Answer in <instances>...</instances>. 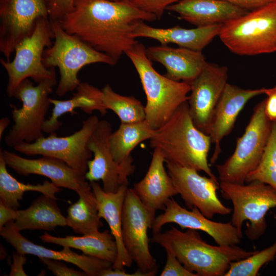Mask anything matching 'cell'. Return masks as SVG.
<instances>
[{"label": "cell", "mask_w": 276, "mask_h": 276, "mask_svg": "<svg viewBox=\"0 0 276 276\" xmlns=\"http://www.w3.org/2000/svg\"><path fill=\"white\" fill-rule=\"evenodd\" d=\"M157 19L129 2L76 0L73 9L59 22L67 33L116 63L123 53L138 43L131 33L139 21Z\"/></svg>", "instance_id": "cell-1"}, {"label": "cell", "mask_w": 276, "mask_h": 276, "mask_svg": "<svg viewBox=\"0 0 276 276\" xmlns=\"http://www.w3.org/2000/svg\"><path fill=\"white\" fill-rule=\"evenodd\" d=\"M211 144L210 135L200 130L194 124L187 101L156 129L155 135L150 140L149 145L162 152L165 162L203 171L208 176L218 181L208 160Z\"/></svg>", "instance_id": "cell-2"}, {"label": "cell", "mask_w": 276, "mask_h": 276, "mask_svg": "<svg viewBox=\"0 0 276 276\" xmlns=\"http://www.w3.org/2000/svg\"><path fill=\"white\" fill-rule=\"evenodd\" d=\"M152 243L171 250L182 265L198 276H224L232 262L244 259L256 251L237 245H212L203 240L197 230L185 232L174 226L153 234Z\"/></svg>", "instance_id": "cell-3"}, {"label": "cell", "mask_w": 276, "mask_h": 276, "mask_svg": "<svg viewBox=\"0 0 276 276\" xmlns=\"http://www.w3.org/2000/svg\"><path fill=\"white\" fill-rule=\"evenodd\" d=\"M146 49L143 43L138 42L125 54L134 66L146 96L145 120L152 129L156 130L181 104L188 100L191 85L158 73L147 57Z\"/></svg>", "instance_id": "cell-4"}, {"label": "cell", "mask_w": 276, "mask_h": 276, "mask_svg": "<svg viewBox=\"0 0 276 276\" xmlns=\"http://www.w3.org/2000/svg\"><path fill=\"white\" fill-rule=\"evenodd\" d=\"M50 22L55 41L45 49L42 61L46 67H57L59 69L60 80L56 90L58 96L76 89L81 82L78 73L85 65L96 63L110 65L117 63L106 54L67 33L58 21Z\"/></svg>", "instance_id": "cell-5"}, {"label": "cell", "mask_w": 276, "mask_h": 276, "mask_svg": "<svg viewBox=\"0 0 276 276\" xmlns=\"http://www.w3.org/2000/svg\"><path fill=\"white\" fill-rule=\"evenodd\" d=\"M218 36L239 55L276 52V1L222 24Z\"/></svg>", "instance_id": "cell-6"}, {"label": "cell", "mask_w": 276, "mask_h": 276, "mask_svg": "<svg viewBox=\"0 0 276 276\" xmlns=\"http://www.w3.org/2000/svg\"><path fill=\"white\" fill-rule=\"evenodd\" d=\"M53 38L49 17H39L31 34L15 47L13 60L0 59L8 76L6 93L9 98L13 97L16 88L26 79L31 78L37 83L56 79L55 67H46L42 61L44 48L52 45Z\"/></svg>", "instance_id": "cell-7"}, {"label": "cell", "mask_w": 276, "mask_h": 276, "mask_svg": "<svg viewBox=\"0 0 276 276\" xmlns=\"http://www.w3.org/2000/svg\"><path fill=\"white\" fill-rule=\"evenodd\" d=\"M265 99L254 108L245 131L238 138L234 153L216 166L220 182L244 184L247 175L259 165L272 127L265 112Z\"/></svg>", "instance_id": "cell-8"}, {"label": "cell", "mask_w": 276, "mask_h": 276, "mask_svg": "<svg viewBox=\"0 0 276 276\" xmlns=\"http://www.w3.org/2000/svg\"><path fill=\"white\" fill-rule=\"evenodd\" d=\"M219 186L222 197L233 204L231 222L240 235L243 236V223L247 220L246 236L251 240L258 239L266 230L267 212L276 207V190L258 180L242 185L220 182Z\"/></svg>", "instance_id": "cell-9"}, {"label": "cell", "mask_w": 276, "mask_h": 276, "mask_svg": "<svg viewBox=\"0 0 276 276\" xmlns=\"http://www.w3.org/2000/svg\"><path fill=\"white\" fill-rule=\"evenodd\" d=\"M56 79L37 83L34 86L28 79L23 80L16 88L13 97L22 103L21 108L13 106L12 128L5 139L11 148L24 143H32L44 136L42 127L51 103L49 97L57 84Z\"/></svg>", "instance_id": "cell-10"}, {"label": "cell", "mask_w": 276, "mask_h": 276, "mask_svg": "<svg viewBox=\"0 0 276 276\" xmlns=\"http://www.w3.org/2000/svg\"><path fill=\"white\" fill-rule=\"evenodd\" d=\"M155 213L141 201L133 188L127 190L122 213V238L124 246L137 269L146 276L155 275L158 266L149 249L148 230Z\"/></svg>", "instance_id": "cell-11"}, {"label": "cell", "mask_w": 276, "mask_h": 276, "mask_svg": "<svg viewBox=\"0 0 276 276\" xmlns=\"http://www.w3.org/2000/svg\"><path fill=\"white\" fill-rule=\"evenodd\" d=\"M93 115L82 122V127L70 135L57 136L55 133L32 143H22L13 148L28 156L41 155L60 159L71 168L86 173L93 153L88 142L99 122Z\"/></svg>", "instance_id": "cell-12"}, {"label": "cell", "mask_w": 276, "mask_h": 276, "mask_svg": "<svg viewBox=\"0 0 276 276\" xmlns=\"http://www.w3.org/2000/svg\"><path fill=\"white\" fill-rule=\"evenodd\" d=\"M111 133L110 123L105 120L99 121L88 142L94 157L88 161L85 178L89 182L101 180L103 190L113 193L121 186H128V178L135 167L132 157L121 164L114 160L109 145Z\"/></svg>", "instance_id": "cell-13"}, {"label": "cell", "mask_w": 276, "mask_h": 276, "mask_svg": "<svg viewBox=\"0 0 276 276\" xmlns=\"http://www.w3.org/2000/svg\"><path fill=\"white\" fill-rule=\"evenodd\" d=\"M166 163L178 194L190 209L197 208L211 219L215 215H226L232 212V210L225 206L218 197V181L201 176L194 169L170 162Z\"/></svg>", "instance_id": "cell-14"}, {"label": "cell", "mask_w": 276, "mask_h": 276, "mask_svg": "<svg viewBox=\"0 0 276 276\" xmlns=\"http://www.w3.org/2000/svg\"><path fill=\"white\" fill-rule=\"evenodd\" d=\"M49 17L45 0H0V52L10 61L16 45L33 31L37 20Z\"/></svg>", "instance_id": "cell-15"}, {"label": "cell", "mask_w": 276, "mask_h": 276, "mask_svg": "<svg viewBox=\"0 0 276 276\" xmlns=\"http://www.w3.org/2000/svg\"><path fill=\"white\" fill-rule=\"evenodd\" d=\"M228 69L206 62L199 75L190 83L188 100L189 111L195 126L209 134L214 111L227 83Z\"/></svg>", "instance_id": "cell-16"}, {"label": "cell", "mask_w": 276, "mask_h": 276, "mask_svg": "<svg viewBox=\"0 0 276 276\" xmlns=\"http://www.w3.org/2000/svg\"><path fill=\"white\" fill-rule=\"evenodd\" d=\"M163 210L164 212L154 219L151 228L153 234L160 232L166 224L174 223L182 229L203 231L220 246L237 245L241 242L242 237L231 222L222 223L211 220L197 208L194 207L188 210L172 198L168 200Z\"/></svg>", "instance_id": "cell-17"}, {"label": "cell", "mask_w": 276, "mask_h": 276, "mask_svg": "<svg viewBox=\"0 0 276 276\" xmlns=\"http://www.w3.org/2000/svg\"><path fill=\"white\" fill-rule=\"evenodd\" d=\"M7 166L19 175L36 174L49 178L56 186L76 193L86 182L85 173L75 170L58 158L42 156L36 159L26 158L8 151L2 150Z\"/></svg>", "instance_id": "cell-18"}, {"label": "cell", "mask_w": 276, "mask_h": 276, "mask_svg": "<svg viewBox=\"0 0 276 276\" xmlns=\"http://www.w3.org/2000/svg\"><path fill=\"white\" fill-rule=\"evenodd\" d=\"M267 88L243 89L227 83L216 105L212 117L209 135L215 145L210 164L218 159L222 139L232 131L237 118L247 102L257 96L265 94Z\"/></svg>", "instance_id": "cell-19"}, {"label": "cell", "mask_w": 276, "mask_h": 276, "mask_svg": "<svg viewBox=\"0 0 276 276\" xmlns=\"http://www.w3.org/2000/svg\"><path fill=\"white\" fill-rule=\"evenodd\" d=\"M13 222L0 228V235L19 254L70 263L77 266L88 276H99L103 270L112 267V264L110 262L83 254L79 255L68 247L64 246L61 251H56L35 244L22 236L14 227Z\"/></svg>", "instance_id": "cell-20"}, {"label": "cell", "mask_w": 276, "mask_h": 276, "mask_svg": "<svg viewBox=\"0 0 276 276\" xmlns=\"http://www.w3.org/2000/svg\"><path fill=\"white\" fill-rule=\"evenodd\" d=\"M165 158L158 149H154L151 161L144 177L134 184L133 189L142 203L155 213L164 209L167 202L178 194L173 180L166 171Z\"/></svg>", "instance_id": "cell-21"}, {"label": "cell", "mask_w": 276, "mask_h": 276, "mask_svg": "<svg viewBox=\"0 0 276 276\" xmlns=\"http://www.w3.org/2000/svg\"><path fill=\"white\" fill-rule=\"evenodd\" d=\"M90 184L96 198L99 216L108 223L117 244L118 254L112 268L123 269L129 267L133 261L122 238V213L127 186H121L112 193L105 191L96 181L90 182Z\"/></svg>", "instance_id": "cell-22"}, {"label": "cell", "mask_w": 276, "mask_h": 276, "mask_svg": "<svg viewBox=\"0 0 276 276\" xmlns=\"http://www.w3.org/2000/svg\"><path fill=\"white\" fill-rule=\"evenodd\" d=\"M222 24H215L194 29H185L180 26L163 29L153 28L141 20L136 22L131 36L147 37L159 41L162 45L174 43L180 47L201 51L219 35Z\"/></svg>", "instance_id": "cell-23"}, {"label": "cell", "mask_w": 276, "mask_h": 276, "mask_svg": "<svg viewBox=\"0 0 276 276\" xmlns=\"http://www.w3.org/2000/svg\"><path fill=\"white\" fill-rule=\"evenodd\" d=\"M166 10L197 27L223 24L249 12L224 0H180Z\"/></svg>", "instance_id": "cell-24"}, {"label": "cell", "mask_w": 276, "mask_h": 276, "mask_svg": "<svg viewBox=\"0 0 276 276\" xmlns=\"http://www.w3.org/2000/svg\"><path fill=\"white\" fill-rule=\"evenodd\" d=\"M151 60L163 64L166 76L173 80L190 83L201 72L206 61L201 51L167 45L150 47L146 49Z\"/></svg>", "instance_id": "cell-25"}, {"label": "cell", "mask_w": 276, "mask_h": 276, "mask_svg": "<svg viewBox=\"0 0 276 276\" xmlns=\"http://www.w3.org/2000/svg\"><path fill=\"white\" fill-rule=\"evenodd\" d=\"M44 243H52L81 250L83 254L113 264L117 257L115 239L110 231H99L81 236L55 237L44 233L39 237Z\"/></svg>", "instance_id": "cell-26"}, {"label": "cell", "mask_w": 276, "mask_h": 276, "mask_svg": "<svg viewBox=\"0 0 276 276\" xmlns=\"http://www.w3.org/2000/svg\"><path fill=\"white\" fill-rule=\"evenodd\" d=\"M18 213L13 224L19 232L26 229L51 231L57 226L66 225V217L62 214L56 199L43 194L28 208L18 210Z\"/></svg>", "instance_id": "cell-27"}, {"label": "cell", "mask_w": 276, "mask_h": 276, "mask_svg": "<svg viewBox=\"0 0 276 276\" xmlns=\"http://www.w3.org/2000/svg\"><path fill=\"white\" fill-rule=\"evenodd\" d=\"M51 104L53 105L51 116L46 119L43 125V132L55 133L62 126L59 119L63 114L75 113L76 108H80L86 113L90 114L97 110L100 113L102 109L96 96V87L87 82H80L76 88V92L68 100H60L50 98Z\"/></svg>", "instance_id": "cell-28"}, {"label": "cell", "mask_w": 276, "mask_h": 276, "mask_svg": "<svg viewBox=\"0 0 276 276\" xmlns=\"http://www.w3.org/2000/svg\"><path fill=\"white\" fill-rule=\"evenodd\" d=\"M78 200L67 209L66 226L82 235L99 231L103 223L99 216L95 195L87 182L77 192Z\"/></svg>", "instance_id": "cell-29"}, {"label": "cell", "mask_w": 276, "mask_h": 276, "mask_svg": "<svg viewBox=\"0 0 276 276\" xmlns=\"http://www.w3.org/2000/svg\"><path fill=\"white\" fill-rule=\"evenodd\" d=\"M156 130L152 129L144 120L132 123H121L110 134L109 145L114 160L118 164L131 158V152L143 141L150 140Z\"/></svg>", "instance_id": "cell-30"}, {"label": "cell", "mask_w": 276, "mask_h": 276, "mask_svg": "<svg viewBox=\"0 0 276 276\" xmlns=\"http://www.w3.org/2000/svg\"><path fill=\"white\" fill-rule=\"evenodd\" d=\"M2 149L0 150V201L6 205L17 210L19 201L27 191H36L57 200L56 194L61 191L60 188L52 182L44 181L36 185L25 184L18 181L8 171Z\"/></svg>", "instance_id": "cell-31"}, {"label": "cell", "mask_w": 276, "mask_h": 276, "mask_svg": "<svg viewBox=\"0 0 276 276\" xmlns=\"http://www.w3.org/2000/svg\"><path fill=\"white\" fill-rule=\"evenodd\" d=\"M99 98L102 106L107 112L113 111L122 123H132L145 120V106L133 96L120 95L108 84L100 89Z\"/></svg>", "instance_id": "cell-32"}, {"label": "cell", "mask_w": 276, "mask_h": 276, "mask_svg": "<svg viewBox=\"0 0 276 276\" xmlns=\"http://www.w3.org/2000/svg\"><path fill=\"white\" fill-rule=\"evenodd\" d=\"M258 180L276 190V121L258 167L247 176L245 183Z\"/></svg>", "instance_id": "cell-33"}, {"label": "cell", "mask_w": 276, "mask_h": 276, "mask_svg": "<svg viewBox=\"0 0 276 276\" xmlns=\"http://www.w3.org/2000/svg\"><path fill=\"white\" fill-rule=\"evenodd\" d=\"M276 256V241L271 246L244 259L232 262L224 276H257L261 268L274 260Z\"/></svg>", "instance_id": "cell-34"}, {"label": "cell", "mask_w": 276, "mask_h": 276, "mask_svg": "<svg viewBox=\"0 0 276 276\" xmlns=\"http://www.w3.org/2000/svg\"><path fill=\"white\" fill-rule=\"evenodd\" d=\"M180 0H130L135 7L155 15L160 19L167 8Z\"/></svg>", "instance_id": "cell-35"}, {"label": "cell", "mask_w": 276, "mask_h": 276, "mask_svg": "<svg viewBox=\"0 0 276 276\" xmlns=\"http://www.w3.org/2000/svg\"><path fill=\"white\" fill-rule=\"evenodd\" d=\"M165 250L167 253V259L160 276H198L195 273L188 270L171 250Z\"/></svg>", "instance_id": "cell-36"}, {"label": "cell", "mask_w": 276, "mask_h": 276, "mask_svg": "<svg viewBox=\"0 0 276 276\" xmlns=\"http://www.w3.org/2000/svg\"><path fill=\"white\" fill-rule=\"evenodd\" d=\"M50 20L59 21L72 11L76 0H45Z\"/></svg>", "instance_id": "cell-37"}, {"label": "cell", "mask_w": 276, "mask_h": 276, "mask_svg": "<svg viewBox=\"0 0 276 276\" xmlns=\"http://www.w3.org/2000/svg\"><path fill=\"white\" fill-rule=\"evenodd\" d=\"M39 260L47 266V269L56 276H86L83 271L76 270L67 267L62 261L44 258H39Z\"/></svg>", "instance_id": "cell-38"}, {"label": "cell", "mask_w": 276, "mask_h": 276, "mask_svg": "<svg viewBox=\"0 0 276 276\" xmlns=\"http://www.w3.org/2000/svg\"><path fill=\"white\" fill-rule=\"evenodd\" d=\"M27 262V258L25 255L13 252L12 255V263L11 264L10 276H26L27 274L25 272L24 265Z\"/></svg>", "instance_id": "cell-39"}, {"label": "cell", "mask_w": 276, "mask_h": 276, "mask_svg": "<svg viewBox=\"0 0 276 276\" xmlns=\"http://www.w3.org/2000/svg\"><path fill=\"white\" fill-rule=\"evenodd\" d=\"M247 10H253L276 0H224Z\"/></svg>", "instance_id": "cell-40"}, {"label": "cell", "mask_w": 276, "mask_h": 276, "mask_svg": "<svg viewBox=\"0 0 276 276\" xmlns=\"http://www.w3.org/2000/svg\"><path fill=\"white\" fill-rule=\"evenodd\" d=\"M18 210L10 208L0 201V228L18 217Z\"/></svg>", "instance_id": "cell-41"}, {"label": "cell", "mask_w": 276, "mask_h": 276, "mask_svg": "<svg viewBox=\"0 0 276 276\" xmlns=\"http://www.w3.org/2000/svg\"><path fill=\"white\" fill-rule=\"evenodd\" d=\"M99 276H146V275L139 269L132 273H127L124 269H113L110 267L103 270Z\"/></svg>", "instance_id": "cell-42"}, {"label": "cell", "mask_w": 276, "mask_h": 276, "mask_svg": "<svg viewBox=\"0 0 276 276\" xmlns=\"http://www.w3.org/2000/svg\"><path fill=\"white\" fill-rule=\"evenodd\" d=\"M10 120L8 117H4L0 120V139L1 140L2 135L5 129L9 126Z\"/></svg>", "instance_id": "cell-43"}, {"label": "cell", "mask_w": 276, "mask_h": 276, "mask_svg": "<svg viewBox=\"0 0 276 276\" xmlns=\"http://www.w3.org/2000/svg\"><path fill=\"white\" fill-rule=\"evenodd\" d=\"M111 1H114V2H129L130 0H109Z\"/></svg>", "instance_id": "cell-44"}, {"label": "cell", "mask_w": 276, "mask_h": 276, "mask_svg": "<svg viewBox=\"0 0 276 276\" xmlns=\"http://www.w3.org/2000/svg\"><path fill=\"white\" fill-rule=\"evenodd\" d=\"M273 90H274L276 92V88H274L273 87L272 88Z\"/></svg>", "instance_id": "cell-45"}, {"label": "cell", "mask_w": 276, "mask_h": 276, "mask_svg": "<svg viewBox=\"0 0 276 276\" xmlns=\"http://www.w3.org/2000/svg\"><path fill=\"white\" fill-rule=\"evenodd\" d=\"M273 88H276V85L274 87H273Z\"/></svg>", "instance_id": "cell-46"}]
</instances>
